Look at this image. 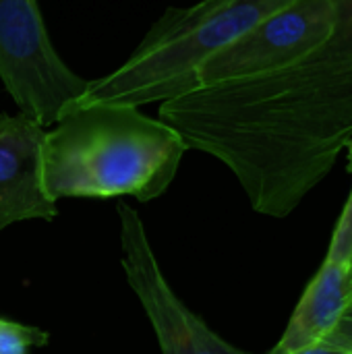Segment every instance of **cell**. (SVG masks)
I'll return each mask as SVG.
<instances>
[{"label": "cell", "instance_id": "6da1fadb", "mask_svg": "<svg viewBox=\"0 0 352 354\" xmlns=\"http://www.w3.org/2000/svg\"><path fill=\"white\" fill-rule=\"evenodd\" d=\"M334 4L332 33L301 60L160 104V120L226 164L257 214H293L352 139V0Z\"/></svg>", "mask_w": 352, "mask_h": 354}, {"label": "cell", "instance_id": "7a4b0ae2", "mask_svg": "<svg viewBox=\"0 0 352 354\" xmlns=\"http://www.w3.org/2000/svg\"><path fill=\"white\" fill-rule=\"evenodd\" d=\"M187 149L172 127L135 106H73L44 135L41 185L52 201L131 195L145 203L168 191Z\"/></svg>", "mask_w": 352, "mask_h": 354}, {"label": "cell", "instance_id": "3957f363", "mask_svg": "<svg viewBox=\"0 0 352 354\" xmlns=\"http://www.w3.org/2000/svg\"><path fill=\"white\" fill-rule=\"evenodd\" d=\"M293 0H201L168 8L135 52L110 75L89 81L75 106H145L201 87V68L224 48Z\"/></svg>", "mask_w": 352, "mask_h": 354}, {"label": "cell", "instance_id": "277c9868", "mask_svg": "<svg viewBox=\"0 0 352 354\" xmlns=\"http://www.w3.org/2000/svg\"><path fill=\"white\" fill-rule=\"evenodd\" d=\"M0 79L41 127L60 120L89 85L56 52L37 0H0Z\"/></svg>", "mask_w": 352, "mask_h": 354}, {"label": "cell", "instance_id": "5b68a950", "mask_svg": "<svg viewBox=\"0 0 352 354\" xmlns=\"http://www.w3.org/2000/svg\"><path fill=\"white\" fill-rule=\"evenodd\" d=\"M116 214L120 222V263L156 332L162 354H249L212 332L176 297L156 259L139 214L122 203Z\"/></svg>", "mask_w": 352, "mask_h": 354}, {"label": "cell", "instance_id": "8992f818", "mask_svg": "<svg viewBox=\"0 0 352 354\" xmlns=\"http://www.w3.org/2000/svg\"><path fill=\"white\" fill-rule=\"evenodd\" d=\"M334 21V0H293L218 52L201 68L199 81L212 85L284 68L317 48L332 33Z\"/></svg>", "mask_w": 352, "mask_h": 354}, {"label": "cell", "instance_id": "52a82bcc", "mask_svg": "<svg viewBox=\"0 0 352 354\" xmlns=\"http://www.w3.org/2000/svg\"><path fill=\"white\" fill-rule=\"evenodd\" d=\"M44 127L25 114H0V232L17 222L54 220L58 209L41 185Z\"/></svg>", "mask_w": 352, "mask_h": 354}, {"label": "cell", "instance_id": "ba28073f", "mask_svg": "<svg viewBox=\"0 0 352 354\" xmlns=\"http://www.w3.org/2000/svg\"><path fill=\"white\" fill-rule=\"evenodd\" d=\"M351 303L352 266L324 261L293 311L280 342L270 353L290 354L324 342Z\"/></svg>", "mask_w": 352, "mask_h": 354}, {"label": "cell", "instance_id": "9c48e42d", "mask_svg": "<svg viewBox=\"0 0 352 354\" xmlns=\"http://www.w3.org/2000/svg\"><path fill=\"white\" fill-rule=\"evenodd\" d=\"M48 332L0 317V354H29L48 344Z\"/></svg>", "mask_w": 352, "mask_h": 354}, {"label": "cell", "instance_id": "30bf717a", "mask_svg": "<svg viewBox=\"0 0 352 354\" xmlns=\"http://www.w3.org/2000/svg\"><path fill=\"white\" fill-rule=\"evenodd\" d=\"M326 261L352 266V191L340 218H338V224L334 228Z\"/></svg>", "mask_w": 352, "mask_h": 354}, {"label": "cell", "instance_id": "8fae6325", "mask_svg": "<svg viewBox=\"0 0 352 354\" xmlns=\"http://www.w3.org/2000/svg\"><path fill=\"white\" fill-rule=\"evenodd\" d=\"M324 342L328 346H332V348H338L342 353L352 354V307H349L340 315V319L330 330V334L324 338Z\"/></svg>", "mask_w": 352, "mask_h": 354}, {"label": "cell", "instance_id": "7c38bea8", "mask_svg": "<svg viewBox=\"0 0 352 354\" xmlns=\"http://www.w3.org/2000/svg\"><path fill=\"white\" fill-rule=\"evenodd\" d=\"M272 354V353H268ZM290 354H346L342 353V351H338V348H332V346H328L326 342H319V344H315V346H309V348H303V351H297V353H290Z\"/></svg>", "mask_w": 352, "mask_h": 354}, {"label": "cell", "instance_id": "4fadbf2b", "mask_svg": "<svg viewBox=\"0 0 352 354\" xmlns=\"http://www.w3.org/2000/svg\"><path fill=\"white\" fill-rule=\"evenodd\" d=\"M346 151H349V170L352 172V139L346 143V147H344Z\"/></svg>", "mask_w": 352, "mask_h": 354}, {"label": "cell", "instance_id": "5bb4252c", "mask_svg": "<svg viewBox=\"0 0 352 354\" xmlns=\"http://www.w3.org/2000/svg\"><path fill=\"white\" fill-rule=\"evenodd\" d=\"M351 307H352V303H351Z\"/></svg>", "mask_w": 352, "mask_h": 354}]
</instances>
